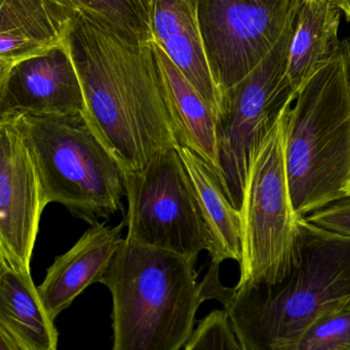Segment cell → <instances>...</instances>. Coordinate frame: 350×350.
Wrapping results in <instances>:
<instances>
[{
	"label": "cell",
	"mask_w": 350,
	"mask_h": 350,
	"mask_svg": "<svg viewBox=\"0 0 350 350\" xmlns=\"http://www.w3.org/2000/svg\"><path fill=\"white\" fill-rule=\"evenodd\" d=\"M126 239L138 245L198 257L208 250L200 204L177 147L136 172H126Z\"/></svg>",
	"instance_id": "ba28073f"
},
{
	"label": "cell",
	"mask_w": 350,
	"mask_h": 350,
	"mask_svg": "<svg viewBox=\"0 0 350 350\" xmlns=\"http://www.w3.org/2000/svg\"><path fill=\"white\" fill-rule=\"evenodd\" d=\"M301 0H198L204 52L219 91L241 81L271 52Z\"/></svg>",
	"instance_id": "9c48e42d"
},
{
	"label": "cell",
	"mask_w": 350,
	"mask_h": 350,
	"mask_svg": "<svg viewBox=\"0 0 350 350\" xmlns=\"http://www.w3.org/2000/svg\"><path fill=\"white\" fill-rule=\"evenodd\" d=\"M88 113L85 93L66 42L14 65L0 77V120L22 114Z\"/></svg>",
	"instance_id": "8fae6325"
},
{
	"label": "cell",
	"mask_w": 350,
	"mask_h": 350,
	"mask_svg": "<svg viewBox=\"0 0 350 350\" xmlns=\"http://www.w3.org/2000/svg\"><path fill=\"white\" fill-rule=\"evenodd\" d=\"M299 8L267 57L241 81L220 93L216 122L219 180L239 211L256 149L295 100L286 69Z\"/></svg>",
	"instance_id": "52a82bcc"
},
{
	"label": "cell",
	"mask_w": 350,
	"mask_h": 350,
	"mask_svg": "<svg viewBox=\"0 0 350 350\" xmlns=\"http://www.w3.org/2000/svg\"><path fill=\"white\" fill-rule=\"evenodd\" d=\"M184 349L241 350L228 312L214 310L198 321Z\"/></svg>",
	"instance_id": "44dd1931"
},
{
	"label": "cell",
	"mask_w": 350,
	"mask_h": 350,
	"mask_svg": "<svg viewBox=\"0 0 350 350\" xmlns=\"http://www.w3.org/2000/svg\"><path fill=\"white\" fill-rule=\"evenodd\" d=\"M347 196H350V181H349V184H348V187H347Z\"/></svg>",
	"instance_id": "484cf974"
},
{
	"label": "cell",
	"mask_w": 350,
	"mask_h": 350,
	"mask_svg": "<svg viewBox=\"0 0 350 350\" xmlns=\"http://www.w3.org/2000/svg\"><path fill=\"white\" fill-rule=\"evenodd\" d=\"M284 110L250 165L239 210L241 259L237 288L276 286L298 262L300 217L286 174Z\"/></svg>",
	"instance_id": "8992f818"
},
{
	"label": "cell",
	"mask_w": 350,
	"mask_h": 350,
	"mask_svg": "<svg viewBox=\"0 0 350 350\" xmlns=\"http://www.w3.org/2000/svg\"><path fill=\"white\" fill-rule=\"evenodd\" d=\"M58 338L31 273L0 265V350H56Z\"/></svg>",
	"instance_id": "9a60e30c"
},
{
	"label": "cell",
	"mask_w": 350,
	"mask_h": 350,
	"mask_svg": "<svg viewBox=\"0 0 350 350\" xmlns=\"http://www.w3.org/2000/svg\"><path fill=\"white\" fill-rule=\"evenodd\" d=\"M305 218L317 226L350 237V196L332 202Z\"/></svg>",
	"instance_id": "7402d4cb"
},
{
	"label": "cell",
	"mask_w": 350,
	"mask_h": 350,
	"mask_svg": "<svg viewBox=\"0 0 350 350\" xmlns=\"http://www.w3.org/2000/svg\"><path fill=\"white\" fill-rule=\"evenodd\" d=\"M79 11L73 0H0V77L64 44Z\"/></svg>",
	"instance_id": "7c38bea8"
},
{
	"label": "cell",
	"mask_w": 350,
	"mask_h": 350,
	"mask_svg": "<svg viewBox=\"0 0 350 350\" xmlns=\"http://www.w3.org/2000/svg\"><path fill=\"white\" fill-rule=\"evenodd\" d=\"M219 266L216 262L211 263L208 271L204 280L200 282V296L202 302L206 300H217L226 307L234 295V288H226L223 286L219 278Z\"/></svg>",
	"instance_id": "603a6c76"
},
{
	"label": "cell",
	"mask_w": 350,
	"mask_h": 350,
	"mask_svg": "<svg viewBox=\"0 0 350 350\" xmlns=\"http://www.w3.org/2000/svg\"><path fill=\"white\" fill-rule=\"evenodd\" d=\"M81 11L105 22L131 42H153V0H73Z\"/></svg>",
	"instance_id": "d6986e66"
},
{
	"label": "cell",
	"mask_w": 350,
	"mask_h": 350,
	"mask_svg": "<svg viewBox=\"0 0 350 350\" xmlns=\"http://www.w3.org/2000/svg\"><path fill=\"white\" fill-rule=\"evenodd\" d=\"M296 267L273 286L234 288L228 312L241 350H298L323 315L350 307V237L299 218Z\"/></svg>",
	"instance_id": "7a4b0ae2"
},
{
	"label": "cell",
	"mask_w": 350,
	"mask_h": 350,
	"mask_svg": "<svg viewBox=\"0 0 350 350\" xmlns=\"http://www.w3.org/2000/svg\"><path fill=\"white\" fill-rule=\"evenodd\" d=\"M44 191L29 149L15 124L0 120V265L31 273Z\"/></svg>",
	"instance_id": "30bf717a"
},
{
	"label": "cell",
	"mask_w": 350,
	"mask_h": 350,
	"mask_svg": "<svg viewBox=\"0 0 350 350\" xmlns=\"http://www.w3.org/2000/svg\"><path fill=\"white\" fill-rule=\"evenodd\" d=\"M124 227L126 217L116 226H107L106 222L91 225L68 252L55 258L38 286L51 319L55 321L88 286L101 284L124 241Z\"/></svg>",
	"instance_id": "4fadbf2b"
},
{
	"label": "cell",
	"mask_w": 350,
	"mask_h": 350,
	"mask_svg": "<svg viewBox=\"0 0 350 350\" xmlns=\"http://www.w3.org/2000/svg\"><path fill=\"white\" fill-rule=\"evenodd\" d=\"M178 151L187 170L200 204L208 237L212 262L241 259V213L231 204L216 173L191 149L179 145Z\"/></svg>",
	"instance_id": "2e32d148"
},
{
	"label": "cell",
	"mask_w": 350,
	"mask_h": 350,
	"mask_svg": "<svg viewBox=\"0 0 350 350\" xmlns=\"http://www.w3.org/2000/svg\"><path fill=\"white\" fill-rule=\"evenodd\" d=\"M12 120L33 159L46 204L93 225L124 210V171L85 113L22 114Z\"/></svg>",
	"instance_id": "5b68a950"
},
{
	"label": "cell",
	"mask_w": 350,
	"mask_h": 350,
	"mask_svg": "<svg viewBox=\"0 0 350 350\" xmlns=\"http://www.w3.org/2000/svg\"><path fill=\"white\" fill-rule=\"evenodd\" d=\"M153 42L169 94L178 142L198 153L220 179L216 113L163 49Z\"/></svg>",
	"instance_id": "e0dca14e"
},
{
	"label": "cell",
	"mask_w": 350,
	"mask_h": 350,
	"mask_svg": "<svg viewBox=\"0 0 350 350\" xmlns=\"http://www.w3.org/2000/svg\"><path fill=\"white\" fill-rule=\"evenodd\" d=\"M340 20L341 11L329 0H301L286 69L295 97L313 72L339 53Z\"/></svg>",
	"instance_id": "ac0fdd59"
},
{
	"label": "cell",
	"mask_w": 350,
	"mask_h": 350,
	"mask_svg": "<svg viewBox=\"0 0 350 350\" xmlns=\"http://www.w3.org/2000/svg\"><path fill=\"white\" fill-rule=\"evenodd\" d=\"M298 350H350V307L317 319L303 336Z\"/></svg>",
	"instance_id": "ffe728a7"
},
{
	"label": "cell",
	"mask_w": 350,
	"mask_h": 350,
	"mask_svg": "<svg viewBox=\"0 0 350 350\" xmlns=\"http://www.w3.org/2000/svg\"><path fill=\"white\" fill-rule=\"evenodd\" d=\"M341 53L343 57L344 70H345L346 81L350 93V38L341 42Z\"/></svg>",
	"instance_id": "cb8c5ba5"
},
{
	"label": "cell",
	"mask_w": 350,
	"mask_h": 350,
	"mask_svg": "<svg viewBox=\"0 0 350 350\" xmlns=\"http://www.w3.org/2000/svg\"><path fill=\"white\" fill-rule=\"evenodd\" d=\"M284 129L288 187L298 217L347 196L350 93L341 49L286 106Z\"/></svg>",
	"instance_id": "277c9868"
},
{
	"label": "cell",
	"mask_w": 350,
	"mask_h": 350,
	"mask_svg": "<svg viewBox=\"0 0 350 350\" xmlns=\"http://www.w3.org/2000/svg\"><path fill=\"white\" fill-rule=\"evenodd\" d=\"M198 3V0H153V42L163 49L217 116L220 91L204 52Z\"/></svg>",
	"instance_id": "5bb4252c"
},
{
	"label": "cell",
	"mask_w": 350,
	"mask_h": 350,
	"mask_svg": "<svg viewBox=\"0 0 350 350\" xmlns=\"http://www.w3.org/2000/svg\"><path fill=\"white\" fill-rule=\"evenodd\" d=\"M345 15L346 20L350 23V0H329Z\"/></svg>",
	"instance_id": "d4e9b609"
},
{
	"label": "cell",
	"mask_w": 350,
	"mask_h": 350,
	"mask_svg": "<svg viewBox=\"0 0 350 350\" xmlns=\"http://www.w3.org/2000/svg\"><path fill=\"white\" fill-rule=\"evenodd\" d=\"M67 44L85 116L124 173L141 171L163 149L179 146L154 42L126 40L79 10Z\"/></svg>",
	"instance_id": "6da1fadb"
},
{
	"label": "cell",
	"mask_w": 350,
	"mask_h": 350,
	"mask_svg": "<svg viewBox=\"0 0 350 350\" xmlns=\"http://www.w3.org/2000/svg\"><path fill=\"white\" fill-rule=\"evenodd\" d=\"M196 260L124 239L101 282L112 296V349L184 348L202 303Z\"/></svg>",
	"instance_id": "3957f363"
}]
</instances>
